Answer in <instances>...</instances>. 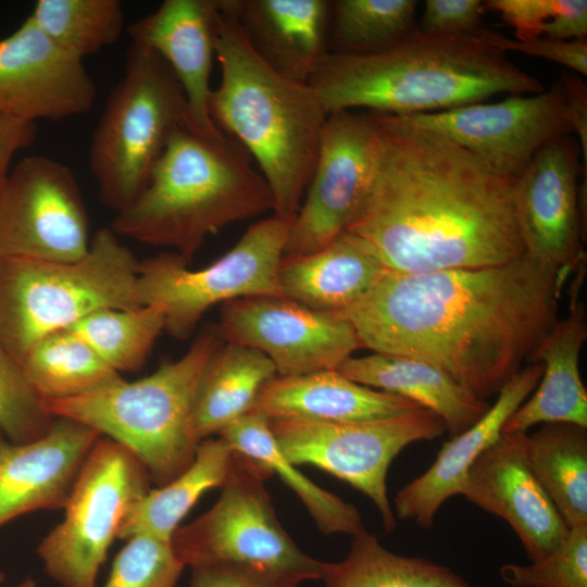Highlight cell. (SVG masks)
<instances>
[{
  "label": "cell",
  "instance_id": "1",
  "mask_svg": "<svg viewBox=\"0 0 587 587\" xmlns=\"http://www.w3.org/2000/svg\"><path fill=\"white\" fill-rule=\"evenodd\" d=\"M566 275L526 253L489 267L388 272L338 313L362 348L427 362L486 400L529 362L559 320Z\"/></svg>",
  "mask_w": 587,
  "mask_h": 587
},
{
  "label": "cell",
  "instance_id": "2",
  "mask_svg": "<svg viewBox=\"0 0 587 587\" xmlns=\"http://www.w3.org/2000/svg\"><path fill=\"white\" fill-rule=\"evenodd\" d=\"M371 114L378 128L374 175L346 232L389 272L489 267L525 254L516 179L442 136Z\"/></svg>",
  "mask_w": 587,
  "mask_h": 587
},
{
  "label": "cell",
  "instance_id": "3",
  "mask_svg": "<svg viewBox=\"0 0 587 587\" xmlns=\"http://www.w3.org/2000/svg\"><path fill=\"white\" fill-rule=\"evenodd\" d=\"M308 84L327 114L361 109L390 115L434 113L501 93L545 89L478 33L442 36L419 29L378 53H327Z\"/></svg>",
  "mask_w": 587,
  "mask_h": 587
},
{
  "label": "cell",
  "instance_id": "4",
  "mask_svg": "<svg viewBox=\"0 0 587 587\" xmlns=\"http://www.w3.org/2000/svg\"><path fill=\"white\" fill-rule=\"evenodd\" d=\"M215 58L221 79L210 96L211 118L257 162L273 214L294 220L328 114L309 84L278 74L254 52L227 0H220Z\"/></svg>",
  "mask_w": 587,
  "mask_h": 587
},
{
  "label": "cell",
  "instance_id": "5",
  "mask_svg": "<svg viewBox=\"0 0 587 587\" xmlns=\"http://www.w3.org/2000/svg\"><path fill=\"white\" fill-rule=\"evenodd\" d=\"M273 211V196L249 153L223 133L187 126L171 137L146 188L115 213L111 229L138 242L167 247L187 263L208 236Z\"/></svg>",
  "mask_w": 587,
  "mask_h": 587
},
{
  "label": "cell",
  "instance_id": "6",
  "mask_svg": "<svg viewBox=\"0 0 587 587\" xmlns=\"http://www.w3.org/2000/svg\"><path fill=\"white\" fill-rule=\"evenodd\" d=\"M217 327L203 328L185 354L135 382L124 378L102 390L45 400L53 417L79 422L130 450L151 483L163 486L193 461L200 441L192 428L201 373L222 345Z\"/></svg>",
  "mask_w": 587,
  "mask_h": 587
},
{
  "label": "cell",
  "instance_id": "7",
  "mask_svg": "<svg viewBox=\"0 0 587 587\" xmlns=\"http://www.w3.org/2000/svg\"><path fill=\"white\" fill-rule=\"evenodd\" d=\"M139 260L110 228L74 262L0 259V346L18 362L45 336L102 309L132 310Z\"/></svg>",
  "mask_w": 587,
  "mask_h": 587
},
{
  "label": "cell",
  "instance_id": "8",
  "mask_svg": "<svg viewBox=\"0 0 587 587\" xmlns=\"http://www.w3.org/2000/svg\"><path fill=\"white\" fill-rule=\"evenodd\" d=\"M183 126L188 127V108L177 78L157 53L132 45L88 151L89 171L105 207L117 213L140 195Z\"/></svg>",
  "mask_w": 587,
  "mask_h": 587
},
{
  "label": "cell",
  "instance_id": "9",
  "mask_svg": "<svg viewBox=\"0 0 587 587\" xmlns=\"http://www.w3.org/2000/svg\"><path fill=\"white\" fill-rule=\"evenodd\" d=\"M271 476L261 463L233 450L215 504L172 536L185 566L241 564L301 582L323 579L327 562L302 552L279 523L265 487Z\"/></svg>",
  "mask_w": 587,
  "mask_h": 587
},
{
  "label": "cell",
  "instance_id": "10",
  "mask_svg": "<svg viewBox=\"0 0 587 587\" xmlns=\"http://www.w3.org/2000/svg\"><path fill=\"white\" fill-rule=\"evenodd\" d=\"M291 222L274 214L255 222L227 253L197 271L175 252L139 260L140 304L160 307L164 329L186 339L214 304L246 297L283 298L278 271Z\"/></svg>",
  "mask_w": 587,
  "mask_h": 587
},
{
  "label": "cell",
  "instance_id": "11",
  "mask_svg": "<svg viewBox=\"0 0 587 587\" xmlns=\"http://www.w3.org/2000/svg\"><path fill=\"white\" fill-rule=\"evenodd\" d=\"M150 484L130 450L101 436L74 483L63 521L38 546L47 574L62 587H96L127 510Z\"/></svg>",
  "mask_w": 587,
  "mask_h": 587
},
{
  "label": "cell",
  "instance_id": "12",
  "mask_svg": "<svg viewBox=\"0 0 587 587\" xmlns=\"http://www.w3.org/2000/svg\"><path fill=\"white\" fill-rule=\"evenodd\" d=\"M268 422L280 451L291 463L314 465L369 497L386 533L397 526L386 484L391 462L407 446L432 440L446 430L442 421L423 408L363 422Z\"/></svg>",
  "mask_w": 587,
  "mask_h": 587
},
{
  "label": "cell",
  "instance_id": "13",
  "mask_svg": "<svg viewBox=\"0 0 587 587\" xmlns=\"http://www.w3.org/2000/svg\"><path fill=\"white\" fill-rule=\"evenodd\" d=\"M90 240L86 207L66 164L30 155L10 170L0 186V259L74 262Z\"/></svg>",
  "mask_w": 587,
  "mask_h": 587
},
{
  "label": "cell",
  "instance_id": "14",
  "mask_svg": "<svg viewBox=\"0 0 587 587\" xmlns=\"http://www.w3.org/2000/svg\"><path fill=\"white\" fill-rule=\"evenodd\" d=\"M377 148L378 128L371 112L346 110L327 115L284 257L315 252L347 230L369 192Z\"/></svg>",
  "mask_w": 587,
  "mask_h": 587
},
{
  "label": "cell",
  "instance_id": "15",
  "mask_svg": "<svg viewBox=\"0 0 587 587\" xmlns=\"http://www.w3.org/2000/svg\"><path fill=\"white\" fill-rule=\"evenodd\" d=\"M394 122L442 136L472 152L497 172L516 179L548 141L573 135L564 88L557 80L540 92L511 96L413 115Z\"/></svg>",
  "mask_w": 587,
  "mask_h": 587
},
{
  "label": "cell",
  "instance_id": "16",
  "mask_svg": "<svg viewBox=\"0 0 587 587\" xmlns=\"http://www.w3.org/2000/svg\"><path fill=\"white\" fill-rule=\"evenodd\" d=\"M218 333L226 342L255 349L277 376L336 370L362 348L340 313L307 308L279 297H246L222 304Z\"/></svg>",
  "mask_w": 587,
  "mask_h": 587
},
{
  "label": "cell",
  "instance_id": "17",
  "mask_svg": "<svg viewBox=\"0 0 587 587\" xmlns=\"http://www.w3.org/2000/svg\"><path fill=\"white\" fill-rule=\"evenodd\" d=\"M572 135L545 143L515 180V211L525 253L565 273L582 268V189L586 175Z\"/></svg>",
  "mask_w": 587,
  "mask_h": 587
},
{
  "label": "cell",
  "instance_id": "18",
  "mask_svg": "<svg viewBox=\"0 0 587 587\" xmlns=\"http://www.w3.org/2000/svg\"><path fill=\"white\" fill-rule=\"evenodd\" d=\"M96 86L84 62L54 43L27 17L0 39V112L36 124L91 109Z\"/></svg>",
  "mask_w": 587,
  "mask_h": 587
},
{
  "label": "cell",
  "instance_id": "19",
  "mask_svg": "<svg viewBox=\"0 0 587 587\" xmlns=\"http://www.w3.org/2000/svg\"><path fill=\"white\" fill-rule=\"evenodd\" d=\"M525 433H502L474 462L461 495L503 519L536 561L560 545L569 527L530 469Z\"/></svg>",
  "mask_w": 587,
  "mask_h": 587
},
{
  "label": "cell",
  "instance_id": "20",
  "mask_svg": "<svg viewBox=\"0 0 587 587\" xmlns=\"http://www.w3.org/2000/svg\"><path fill=\"white\" fill-rule=\"evenodd\" d=\"M101 435L67 417L28 442L0 429V526L37 510L64 509L74 483Z\"/></svg>",
  "mask_w": 587,
  "mask_h": 587
},
{
  "label": "cell",
  "instance_id": "21",
  "mask_svg": "<svg viewBox=\"0 0 587 587\" xmlns=\"http://www.w3.org/2000/svg\"><path fill=\"white\" fill-rule=\"evenodd\" d=\"M220 0H165L127 28L132 45L157 53L177 78L188 108V127L216 136L210 76L215 57Z\"/></svg>",
  "mask_w": 587,
  "mask_h": 587
},
{
  "label": "cell",
  "instance_id": "22",
  "mask_svg": "<svg viewBox=\"0 0 587 587\" xmlns=\"http://www.w3.org/2000/svg\"><path fill=\"white\" fill-rule=\"evenodd\" d=\"M541 363H528L498 392L496 402L471 427L451 437L436 460L395 497V515L419 526L433 525L439 508L461 495L467 473L477 458L502 434L512 413L530 396L542 375Z\"/></svg>",
  "mask_w": 587,
  "mask_h": 587
},
{
  "label": "cell",
  "instance_id": "23",
  "mask_svg": "<svg viewBox=\"0 0 587 587\" xmlns=\"http://www.w3.org/2000/svg\"><path fill=\"white\" fill-rule=\"evenodd\" d=\"M247 41L278 74L308 84L328 53L329 0H227Z\"/></svg>",
  "mask_w": 587,
  "mask_h": 587
},
{
  "label": "cell",
  "instance_id": "24",
  "mask_svg": "<svg viewBox=\"0 0 587 587\" xmlns=\"http://www.w3.org/2000/svg\"><path fill=\"white\" fill-rule=\"evenodd\" d=\"M576 284L567 315L557 321L529 359L528 363L544 366L539 383L507 420L502 433H525L545 423L587 427V390L579 373V355L587 339L586 308L577 300L582 272Z\"/></svg>",
  "mask_w": 587,
  "mask_h": 587
},
{
  "label": "cell",
  "instance_id": "25",
  "mask_svg": "<svg viewBox=\"0 0 587 587\" xmlns=\"http://www.w3.org/2000/svg\"><path fill=\"white\" fill-rule=\"evenodd\" d=\"M419 409L408 399L358 384L336 370L275 376L252 408L268 420L328 423L374 421Z\"/></svg>",
  "mask_w": 587,
  "mask_h": 587
},
{
  "label": "cell",
  "instance_id": "26",
  "mask_svg": "<svg viewBox=\"0 0 587 587\" xmlns=\"http://www.w3.org/2000/svg\"><path fill=\"white\" fill-rule=\"evenodd\" d=\"M388 272L358 237L344 232L315 252L283 257L278 280L283 298L338 313L364 298Z\"/></svg>",
  "mask_w": 587,
  "mask_h": 587
},
{
  "label": "cell",
  "instance_id": "27",
  "mask_svg": "<svg viewBox=\"0 0 587 587\" xmlns=\"http://www.w3.org/2000/svg\"><path fill=\"white\" fill-rule=\"evenodd\" d=\"M336 371L358 384L402 397L433 412L451 437L475 424L490 407L439 367L409 357L375 352L349 357Z\"/></svg>",
  "mask_w": 587,
  "mask_h": 587
},
{
  "label": "cell",
  "instance_id": "28",
  "mask_svg": "<svg viewBox=\"0 0 587 587\" xmlns=\"http://www.w3.org/2000/svg\"><path fill=\"white\" fill-rule=\"evenodd\" d=\"M277 376L272 361L245 346L221 345L207 362L197 386L192 428L202 441L248 413L263 387Z\"/></svg>",
  "mask_w": 587,
  "mask_h": 587
},
{
  "label": "cell",
  "instance_id": "29",
  "mask_svg": "<svg viewBox=\"0 0 587 587\" xmlns=\"http://www.w3.org/2000/svg\"><path fill=\"white\" fill-rule=\"evenodd\" d=\"M233 449L220 436L198 445L191 464L167 484L149 489L127 510L117 538L147 535L171 541L180 521L209 489L224 483Z\"/></svg>",
  "mask_w": 587,
  "mask_h": 587
},
{
  "label": "cell",
  "instance_id": "30",
  "mask_svg": "<svg viewBox=\"0 0 587 587\" xmlns=\"http://www.w3.org/2000/svg\"><path fill=\"white\" fill-rule=\"evenodd\" d=\"M229 447L276 474L299 497L317 528L326 535L354 536L365 529L359 510L349 502L320 487L280 451L268 419L251 410L232 422L218 434Z\"/></svg>",
  "mask_w": 587,
  "mask_h": 587
},
{
  "label": "cell",
  "instance_id": "31",
  "mask_svg": "<svg viewBox=\"0 0 587 587\" xmlns=\"http://www.w3.org/2000/svg\"><path fill=\"white\" fill-rule=\"evenodd\" d=\"M532 471L566 526L587 524V427L545 423L524 435Z\"/></svg>",
  "mask_w": 587,
  "mask_h": 587
},
{
  "label": "cell",
  "instance_id": "32",
  "mask_svg": "<svg viewBox=\"0 0 587 587\" xmlns=\"http://www.w3.org/2000/svg\"><path fill=\"white\" fill-rule=\"evenodd\" d=\"M20 364L28 383L43 400L86 396L123 379L68 328L39 339Z\"/></svg>",
  "mask_w": 587,
  "mask_h": 587
},
{
  "label": "cell",
  "instance_id": "33",
  "mask_svg": "<svg viewBox=\"0 0 587 587\" xmlns=\"http://www.w3.org/2000/svg\"><path fill=\"white\" fill-rule=\"evenodd\" d=\"M325 587H473L445 565L390 552L366 529L352 536L348 555L327 562Z\"/></svg>",
  "mask_w": 587,
  "mask_h": 587
},
{
  "label": "cell",
  "instance_id": "34",
  "mask_svg": "<svg viewBox=\"0 0 587 587\" xmlns=\"http://www.w3.org/2000/svg\"><path fill=\"white\" fill-rule=\"evenodd\" d=\"M414 0H333L328 53L366 55L382 52L417 29Z\"/></svg>",
  "mask_w": 587,
  "mask_h": 587
},
{
  "label": "cell",
  "instance_id": "35",
  "mask_svg": "<svg viewBox=\"0 0 587 587\" xmlns=\"http://www.w3.org/2000/svg\"><path fill=\"white\" fill-rule=\"evenodd\" d=\"M28 17L62 50L82 61L116 43L125 25L118 0H38Z\"/></svg>",
  "mask_w": 587,
  "mask_h": 587
},
{
  "label": "cell",
  "instance_id": "36",
  "mask_svg": "<svg viewBox=\"0 0 587 587\" xmlns=\"http://www.w3.org/2000/svg\"><path fill=\"white\" fill-rule=\"evenodd\" d=\"M165 327L158 305L102 309L68 327L116 372L142 367L154 341Z\"/></svg>",
  "mask_w": 587,
  "mask_h": 587
},
{
  "label": "cell",
  "instance_id": "37",
  "mask_svg": "<svg viewBox=\"0 0 587 587\" xmlns=\"http://www.w3.org/2000/svg\"><path fill=\"white\" fill-rule=\"evenodd\" d=\"M484 5L514 28L517 40H570L587 35L586 0H488Z\"/></svg>",
  "mask_w": 587,
  "mask_h": 587
},
{
  "label": "cell",
  "instance_id": "38",
  "mask_svg": "<svg viewBox=\"0 0 587 587\" xmlns=\"http://www.w3.org/2000/svg\"><path fill=\"white\" fill-rule=\"evenodd\" d=\"M54 417L28 383L20 362L0 346V429L13 442L43 436Z\"/></svg>",
  "mask_w": 587,
  "mask_h": 587
},
{
  "label": "cell",
  "instance_id": "39",
  "mask_svg": "<svg viewBox=\"0 0 587 587\" xmlns=\"http://www.w3.org/2000/svg\"><path fill=\"white\" fill-rule=\"evenodd\" d=\"M184 567L171 541L136 535L115 555L103 587H176Z\"/></svg>",
  "mask_w": 587,
  "mask_h": 587
},
{
  "label": "cell",
  "instance_id": "40",
  "mask_svg": "<svg viewBox=\"0 0 587 587\" xmlns=\"http://www.w3.org/2000/svg\"><path fill=\"white\" fill-rule=\"evenodd\" d=\"M512 587H587V524L570 527L560 545L529 565L503 564Z\"/></svg>",
  "mask_w": 587,
  "mask_h": 587
},
{
  "label": "cell",
  "instance_id": "41",
  "mask_svg": "<svg viewBox=\"0 0 587 587\" xmlns=\"http://www.w3.org/2000/svg\"><path fill=\"white\" fill-rule=\"evenodd\" d=\"M479 36L492 47L507 53L516 51L544 58L569 67L576 74H587V39H555L538 37L529 40L508 38L490 29H479Z\"/></svg>",
  "mask_w": 587,
  "mask_h": 587
},
{
  "label": "cell",
  "instance_id": "42",
  "mask_svg": "<svg viewBox=\"0 0 587 587\" xmlns=\"http://www.w3.org/2000/svg\"><path fill=\"white\" fill-rule=\"evenodd\" d=\"M485 10L479 0H427L417 29L442 36L474 35L482 28Z\"/></svg>",
  "mask_w": 587,
  "mask_h": 587
},
{
  "label": "cell",
  "instance_id": "43",
  "mask_svg": "<svg viewBox=\"0 0 587 587\" xmlns=\"http://www.w3.org/2000/svg\"><path fill=\"white\" fill-rule=\"evenodd\" d=\"M190 587H299L296 577L241 564L195 566Z\"/></svg>",
  "mask_w": 587,
  "mask_h": 587
},
{
  "label": "cell",
  "instance_id": "44",
  "mask_svg": "<svg viewBox=\"0 0 587 587\" xmlns=\"http://www.w3.org/2000/svg\"><path fill=\"white\" fill-rule=\"evenodd\" d=\"M37 135L34 123L23 122L0 112V186L10 172L13 158L29 148Z\"/></svg>",
  "mask_w": 587,
  "mask_h": 587
},
{
  "label": "cell",
  "instance_id": "45",
  "mask_svg": "<svg viewBox=\"0 0 587 587\" xmlns=\"http://www.w3.org/2000/svg\"><path fill=\"white\" fill-rule=\"evenodd\" d=\"M562 82L573 135H576L582 151L584 168L587 167V86L574 72H562Z\"/></svg>",
  "mask_w": 587,
  "mask_h": 587
},
{
  "label": "cell",
  "instance_id": "46",
  "mask_svg": "<svg viewBox=\"0 0 587 587\" xmlns=\"http://www.w3.org/2000/svg\"><path fill=\"white\" fill-rule=\"evenodd\" d=\"M17 587H37V585L32 577H27Z\"/></svg>",
  "mask_w": 587,
  "mask_h": 587
},
{
  "label": "cell",
  "instance_id": "47",
  "mask_svg": "<svg viewBox=\"0 0 587 587\" xmlns=\"http://www.w3.org/2000/svg\"><path fill=\"white\" fill-rule=\"evenodd\" d=\"M5 575L3 572L0 571V584L4 580Z\"/></svg>",
  "mask_w": 587,
  "mask_h": 587
}]
</instances>
